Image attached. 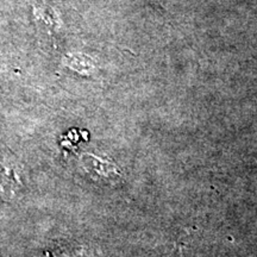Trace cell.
I'll use <instances>...</instances> for the list:
<instances>
[{
    "mask_svg": "<svg viewBox=\"0 0 257 257\" xmlns=\"http://www.w3.org/2000/svg\"><path fill=\"white\" fill-rule=\"evenodd\" d=\"M50 257H96L95 253L87 246L83 245H64L51 250Z\"/></svg>",
    "mask_w": 257,
    "mask_h": 257,
    "instance_id": "7a4b0ae2",
    "label": "cell"
},
{
    "mask_svg": "<svg viewBox=\"0 0 257 257\" xmlns=\"http://www.w3.org/2000/svg\"><path fill=\"white\" fill-rule=\"evenodd\" d=\"M21 180L12 169L0 166V198L10 200L21 186Z\"/></svg>",
    "mask_w": 257,
    "mask_h": 257,
    "instance_id": "6da1fadb",
    "label": "cell"
}]
</instances>
